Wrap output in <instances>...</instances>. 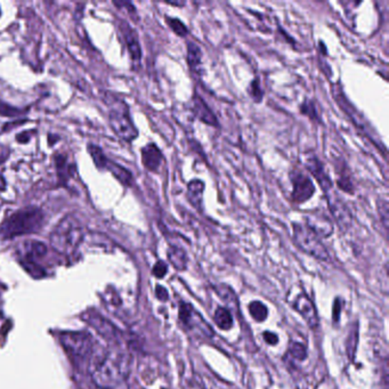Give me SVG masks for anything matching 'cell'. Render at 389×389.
Here are the masks:
<instances>
[{
  "label": "cell",
  "mask_w": 389,
  "mask_h": 389,
  "mask_svg": "<svg viewBox=\"0 0 389 389\" xmlns=\"http://www.w3.org/2000/svg\"><path fill=\"white\" fill-rule=\"evenodd\" d=\"M88 373L100 389H129V368L126 355L98 351L89 356Z\"/></svg>",
  "instance_id": "1"
},
{
  "label": "cell",
  "mask_w": 389,
  "mask_h": 389,
  "mask_svg": "<svg viewBox=\"0 0 389 389\" xmlns=\"http://www.w3.org/2000/svg\"><path fill=\"white\" fill-rule=\"evenodd\" d=\"M43 224V212L38 207H26L13 212L0 225V235L13 239L21 235L37 232Z\"/></svg>",
  "instance_id": "2"
},
{
  "label": "cell",
  "mask_w": 389,
  "mask_h": 389,
  "mask_svg": "<svg viewBox=\"0 0 389 389\" xmlns=\"http://www.w3.org/2000/svg\"><path fill=\"white\" fill-rule=\"evenodd\" d=\"M83 240V227L76 216L66 215L51 234V246L61 255L75 254Z\"/></svg>",
  "instance_id": "3"
},
{
  "label": "cell",
  "mask_w": 389,
  "mask_h": 389,
  "mask_svg": "<svg viewBox=\"0 0 389 389\" xmlns=\"http://www.w3.org/2000/svg\"><path fill=\"white\" fill-rule=\"evenodd\" d=\"M104 102L109 106L110 125L113 132L126 142L136 140L138 138V130L130 117L129 106L126 102L119 100L112 94H106Z\"/></svg>",
  "instance_id": "4"
},
{
  "label": "cell",
  "mask_w": 389,
  "mask_h": 389,
  "mask_svg": "<svg viewBox=\"0 0 389 389\" xmlns=\"http://www.w3.org/2000/svg\"><path fill=\"white\" fill-rule=\"evenodd\" d=\"M292 231H294V241H295L296 246L301 251L316 258L318 261H329V252L322 244L321 238H318L312 229L306 227L305 224L294 223L292 224Z\"/></svg>",
  "instance_id": "5"
},
{
  "label": "cell",
  "mask_w": 389,
  "mask_h": 389,
  "mask_svg": "<svg viewBox=\"0 0 389 389\" xmlns=\"http://www.w3.org/2000/svg\"><path fill=\"white\" fill-rule=\"evenodd\" d=\"M291 180L292 192L290 199L296 204H306L315 194V184L308 174L301 172V169H292L289 172Z\"/></svg>",
  "instance_id": "6"
},
{
  "label": "cell",
  "mask_w": 389,
  "mask_h": 389,
  "mask_svg": "<svg viewBox=\"0 0 389 389\" xmlns=\"http://www.w3.org/2000/svg\"><path fill=\"white\" fill-rule=\"evenodd\" d=\"M180 320L184 326L192 331L199 332V335L204 338H212L214 336L212 326L204 322L199 313L195 312L189 304H182L180 307Z\"/></svg>",
  "instance_id": "7"
},
{
  "label": "cell",
  "mask_w": 389,
  "mask_h": 389,
  "mask_svg": "<svg viewBox=\"0 0 389 389\" xmlns=\"http://www.w3.org/2000/svg\"><path fill=\"white\" fill-rule=\"evenodd\" d=\"M62 343L76 358H88L93 352L92 339L85 333H66L62 337Z\"/></svg>",
  "instance_id": "8"
},
{
  "label": "cell",
  "mask_w": 389,
  "mask_h": 389,
  "mask_svg": "<svg viewBox=\"0 0 389 389\" xmlns=\"http://www.w3.org/2000/svg\"><path fill=\"white\" fill-rule=\"evenodd\" d=\"M326 201H328V208L332 217L335 218V222L338 227L343 231H347L349 227L352 225L353 216L347 204L341 200L338 195L326 194Z\"/></svg>",
  "instance_id": "9"
},
{
  "label": "cell",
  "mask_w": 389,
  "mask_h": 389,
  "mask_svg": "<svg viewBox=\"0 0 389 389\" xmlns=\"http://www.w3.org/2000/svg\"><path fill=\"white\" fill-rule=\"evenodd\" d=\"M307 172L311 174L313 178L316 180V183L320 186V189L323 191L324 194H329L332 187H333V182L329 174L326 172V168L322 161L318 159V155H309L305 163Z\"/></svg>",
  "instance_id": "10"
},
{
  "label": "cell",
  "mask_w": 389,
  "mask_h": 389,
  "mask_svg": "<svg viewBox=\"0 0 389 389\" xmlns=\"http://www.w3.org/2000/svg\"><path fill=\"white\" fill-rule=\"evenodd\" d=\"M333 98L337 100V103L341 105L343 111L346 112L347 115H348L349 117H351V119H352V121H354L355 126L358 127V129H361V130L364 133V135H365V136H368L370 140H372V142H373V144H375V140H373V135H372L371 133L372 129L370 128L368 123H366V121H364L362 115H360V113L356 111V109H355L354 106H353L352 104L349 103L348 100H347L346 98V96H345V94H343V93H341V89H338V86H336V88H333Z\"/></svg>",
  "instance_id": "11"
},
{
  "label": "cell",
  "mask_w": 389,
  "mask_h": 389,
  "mask_svg": "<svg viewBox=\"0 0 389 389\" xmlns=\"http://www.w3.org/2000/svg\"><path fill=\"white\" fill-rule=\"evenodd\" d=\"M306 227L312 229L318 238H328L333 232V225L330 221L329 217L321 210L315 209L314 212H309L305 216Z\"/></svg>",
  "instance_id": "12"
},
{
  "label": "cell",
  "mask_w": 389,
  "mask_h": 389,
  "mask_svg": "<svg viewBox=\"0 0 389 389\" xmlns=\"http://www.w3.org/2000/svg\"><path fill=\"white\" fill-rule=\"evenodd\" d=\"M191 111L194 117L201 123L208 126L219 127L217 117L215 113L212 111L208 104L204 102V98H201L198 93L193 94L191 102Z\"/></svg>",
  "instance_id": "13"
},
{
  "label": "cell",
  "mask_w": 389,
  "mask_h": 389,
  "mask_svg": "<svg viewBox=\"0 0 389 389\" xmlns=\"http://www.w3.org/2000/svg\"><path fill=\"white\" fill-rule=\"evenodd\" d=\"M119 30H120L121 35H123V41L126 43L130 58L134 62L140 63V58H142V48H140L138 33L133 29L132 26L127 24L126 21L123 20L119 22Z\"/></svg>",
  "instance_id": "14"
},
{
  "label": "cell",
  "mask_w": 389,
  "mask_h": 389,
  "mask_svg": "<svg viewBox=\"0 0 389 389\" xmlns=\"http://www.w3.org/2000/svg\"><path fill=\"white\" fill-rule=\"evenodd\" d=\"M165 157L157 144L149 143L142 149V162L144 168L151 172H159Z\"/></svg>",
  "instance_id": "15"
},
{
  "label": "cell",
  "mask_w": 389,
  "mask_h": 389,
  "mask_svg": "<svg viewBox=\"0 0 389 389\" xmlns=\"http://www.w3.org/2000/svg\"><path fill=\"white\" fill-rule=\"evenodd\" d=\"M296 311L301 315V318L305 320L311 328H316L318 324V316L316 308H315L313 301L307 297L306 295H299L296 298L294 304Z\"/></svg>",
  "instance_id": "16"
},
{
  "label": "cell",
  "mask_w": 389,
  "mask_h": 389,
  "mask_svg": "<svg viewBox=\"0 0 389 389\" xmlns=\"http://www.w3.org/2000/svg\"><path fill=\"white\" fill-rule=\"evenodd\" d=\"M206 184L204 180H192L187 183V200L194 209L204 210V192Z\"/></svg>",
  "instance_id": "17"
},
{
  "label": "cell",
  "mask_w": 389,
  "mask_h": 389,
  "mask_svg": "<svg viewBox=\"0 0 389 389\" xmlns=\"http://www.w3.org/2000/svg\"><path fill=\"white\" fill-rule=\"evenodd\" d=\"M187 66L195 75H201L202 72V51L200 46L194 41H187Z\"/></svg>",
  "instance_id": "18"
},
{
  "label": "cell",
  "mask_w": 389,
  "mask_h": 389,
  "mask_svg": "<svg viewBox=\"0 0 389 389\" xmlns=\"http://www.w3.org/2000/svg\"><path fill=\"white\" fill-rule=\"evenodd\" d=\"M22 251H24V257L28 263L41 259L47 254L46 244L39 241H26L22 246Z\"/></svg>",
  "instance_id": "19"
},
{
  "label": "cell",
  "mask_w": 389,
  "mask_h": 389,
  "mask_svg": "<svg viewBox=\"0 0 389 389\" xmlns=\"http://www.w3.org/2000/svg\"><path fill=\"white\" fill-rule=\"evenodd\" d=\"M55 166L58 170V180L61 183L66 184L75 174L76 166L68 161V157L63 155H58L55 157Z\"/></svg>",
  "instance_id": "20"
},
{
  "label": "cell",
  "mask_w": 389,
  "mask_h": 389,
  "mask_svg": "<svg viewBox=\"0 0 389 389\" xmlns=\"http://www.w3.org/2000/svg\"><path fill=\"white\" fill-rule=\"evenodd\" d=\"M105 169L110 170L113 174V176L123 185L132 186L133 183H134V177H133L132 172H129L128 169L125 168V167L109 160L106 163Z\"/></svg>",
  "instance_id": "21"
},
{
  "label": "cell",
  "mask_w": 389,
  "mask_h": 389,
  "mask_svg": "<svg viewBox=\"0 0 389 389\" xmlns=\"http://www.w3.org/2000/svg\"><path fill=\"white\" fill-rule=\"evenodd\" d=\"M168 259L172 264V266L175 269H180V271L186 269L187 256H186V252L180 247L172 246L169 248Z\"/></svg>",
  "instance_id": "22"
},
{
  "label": "cell",
  "mask_w": 389,
  "mask_h": 389,
  "mask_svg": "<svg viewBox=\"0 0 389 389\" xmlns=\"http://www.w3.org/2000/svg\"><path fill=\"white\" fill-rule=\"evenodd\" d=\"M214 321L218 328L222 330L232 329L233 316L227 307H218L214 315Z\"/></svg>",
  "instance_id": "23"
},
{
  "label": "cell",
  "mask_w": 389,
  "mask_h": 389,
  "mask_svg": "<svg viewBox=\"0 0 389 389\" xmlns=\"http://www.w3.org/2000/svg\"><path fill=\"white\" fill-rule=\"evenodd\" d=\"M299 112H301V115L308 118L309 120L313 121V123H321V117L318 115L314 100H308V98L304 100L303 103L299 105Z\"/></svg>",
  "instance_id": "24"
},
{
  "label": "cell",
  "mask_w": 389,
  "mask_h": 389,
  "mask_svg": "<svg viewBox=\"0 0 389 389\" xmlns=\"http://www.w3.org/2000/svg\"><path fill=\"white\" fill-rule=\"evenodd\" d=\"M165 21H166V24H168L169 28L174 32L175 35L180 38H186L189 36V29H187V26H185L183 21L177 18H172L168 15L165 16Z\"/></svg>",
  "instance_id": "25"
},
{
  "label": "cell",
  "mask_w": 389,
  "mask_h": 389,
  "mask_svg": "<svg viewBox=\"0 0 389 389\" xmlns=\"http://www.w3.org/2000/svg\"><path fill=\"white\" fill-rule=\"evenodd\" d=\"M249 313L251 318L257 322H263L269 316V309L265 306V304L261 301H252L249 305Z\"/></svg>",
  "instance_id": "26"
},
{
  "label": "cell",
  "mask_w": 389,
  "mask_h": 389,
  "mask_svg": "<svg viewBox=\"0 0 389 389\" xmlns=\"http://www.w3.org/2000/svg\"><path fill=\"white\" fill-rule=\"evenodd\" d=\"M247 93L249 95V98L257 104L261 103L264 96H265V93H264L263 88H261V85L258 78H255L254 81H250L249 85L247 87Z\"/></svg>",
  "instance_id": "27"
},
{
  "label": "cell",
  "mask_w": 389,
  "mask_h": 389,
  "mask_svg": "<svg viewBox=\"0 0 389 389\" xmlns=\"http://www.w3.org/2000/svg\"><path fill=\"white\" fill-rule=\"evenodd\" d=\"M88 152L90 157H92L93 161H94L95 166L100 169L106 168V163H108L109 159L105 157L102 149H100L98 145H94V144H88Z\"/></svg>",
  "instance_id": "28"
},
{
  "label": "cell",
  "mask_w": 389,
  "mask_h": 389,
  "mask_svg": "<svg viewBox=\"0 0 389 389\" xmlns=\"http://www.w3.org/2000/svg\"><path fill=\"white\" fill-rule=\"evenodd\" d=\"M336 184H337L338 189H341V191L345 192V193L354 194V184H353L351 175L347 174V172H341V174H339V177L336 180Z\"/></svg>",
  "instance_id": "29"
},
{
  "label": "cell",
  "mask_w": 389,
  "mask_h": 389,
  "mask_svg": "<svg viewBox=\"0 0 389 389\" xmlns=\"http://www.w3.org/2000/svg\"><path fill=\"white\" fill-rule=\"evenodd\" d=\"M378 214L383 221V227L387 229L388 227V202L386 200H379L377 202Z\"/></svg>",
  "instance_id": "30"
},
{
  "label": "cell",
  "mask_w": 389,
  "mask_h": 389,
  "mask_svg": "<svg viewBox=\"0 0 389 389\" xmlns=\"http://www.w3.org/2000/svg\"><path fill=\"white\" fill-rule=\"evenodd\" d=\"M290 354H291L294 358H297V360H305L307 355L306 348H305V346L301 345V343H292L291 347H290Z\"/></svg>",
  "instance_id": "31"
},
{
  "label": "cell",
  "mask_w": 389,
  "mask_h": 389,
  "mask_svg": "<svg viewBox=\"0 0 389 389\" xmlns=\"http://www.w3.org/2000/svg\"><path fill=\"white\" fill-rule=\"evenodd\" d=\"M22 112L19 109H15L13 106L9 105V104L4 103L0 100V115L4 117H16V115H21Z\"/></svg>",
  "instance_id": "32"
},
{
  "label": "cell",
  "mask_w": 389,
  "mask_h": 389,
  "mask_svg": "<svg viewBox=\"0 0 389 389\" xmlns=\"http://www.w3.org/2000/svg\"><path fill=\"white\" fill-rule=\"evenodd\" d=\"M167 272H168V266H167V264L165 261H157L155 267H153V274L157 278L162 279L167 274Z\"/></svg>",
  "instance_id": "33"
},
{
  "label": "cell",
  "mask_w": 389,
  "mask_h": 389,
  "mask_svg": "<svg viewBox=\"0 0 389 389\" xmlns=\"http://www.w3.org/2000/svg\"><path fill=\"white\" fill-rule=\"evenodd\" d=\"M113 4H115V6L117 7H126L127 11H128L129 14L135 15L136 16V9H135L134 5H133L132 3H128V1H120V3H118V1H113Z\"/></svg>",
  "instance_id": "34"
},
{
  "label": "cell",
  "mask_w": 389,
  "mask_h": 389,
  "mask_svg": "<svg viewBox=\"0 0 389 389\" xmlns=\"http://www.w3.org/2000/svg\"><path fill=\"white\" fill-rule=\"evenodd\" d=\"M264 339L269 345H276L279 343L278 336L273 333V332L266 331L264 333Z\"/></svg>",
  "instance_id": "35"
},
{
  "label": "cell",
  "mask_w": 389,
  "mask_h": 389,
  "mask_svg": "<svg viewBox=\"0 0 389 389\" xmlns=\"http://www.w3.org/2000/svg\"><path fill=\"white\" fill-rule=\"evenodd\" d=\"M9 153H11V150L7 146L0 144V165L7 160Z\"/></svg>",
  "instance_id": "36"
},
{
  "label": "cell",
  "mask_w": 389,
  "mask_h": 389,
  "mask_svg": "<svg viewBox=\"0 0 389 389\" xmlns=\"http://www.w3.org/2000/svg\"><path fill=\"white\" fill-rule=\"evenodd\" d=\"M157 296L161 301H167L168 299V292L163 288V286H157Z\"/></svg>",
  "instance_id": "37"
},
{
  "label": "cell",
  "mask_w": 389,
  "mask_h": 389,
  "mask_svg": "<svg viewBox=\"0 0 389 389\" xmlns=\"http://www.w3.org/2000/svg\"><path fill=\"white\" fill-rule=\"evenodd\" d=\"M18 142H20V143H26L28 140H30V133L29 132H24L22 133V134L18 135Z\"/></svg>",
  "instance_id": "38"
},
{
  "label": "cell",
  "mask_w": 389,
  "mask_h": 389,
  "mask_svg": "<svg viewBox=\"0 0 389 389\" xmlns=\"http://www.w3.org/2000/svg\"><path fill=\"white\" fill-rule=\"evenodd\" d=\"M341 305H339V299L336 301L335 308H333V320H338L339 314H341Z\"/></svg>",
  "instance_id": "39"
},
{
  "label": "cell",
  "mask_w": 389,
  "mask_h": 389,
  "mask_svg": "<svg viewBox=\"0 0 389 389\" xmlns=\"http://www.w3.org/2000/svg\"><path fill=\"white\" fill-rule=\"evenodd\" d=\"M320 51L322 52V54L324 55V56H326L328 55V49H326V45H324L323 41H320Z\"/></svg>",
  "instance_id": "40"
},
{
  "label": "cell",
  "mask_w": 389,
  "mask_h": 389,
  "mask_svg": "<svg viewBox=\"0 0 389 389\" xmlns=\"http://www.w3.org/2000/svg\"><path fill=\"white\" fill-rule=\"evenodd\" d=\"M5 187H6V182L4 180L3 176L0 175V190H5Z\"/></svg>",
  "instance_id": "41"
},
{
  "label": "cell",
  "mask_w": 389,
  "mask_h": 389,
  "mask_svg": "<svg viewBox=\"0 0 389 389\" xmlns=\"http://www.w3.org/2000/svg\"><path fill=\"white\" fill-rule=\"evenodd\" d=\"M166 4H168V5H172V6H180V7L185 6V3H166Z\"/></svg>",
  "instance_id": "42"
}]
</instances>
